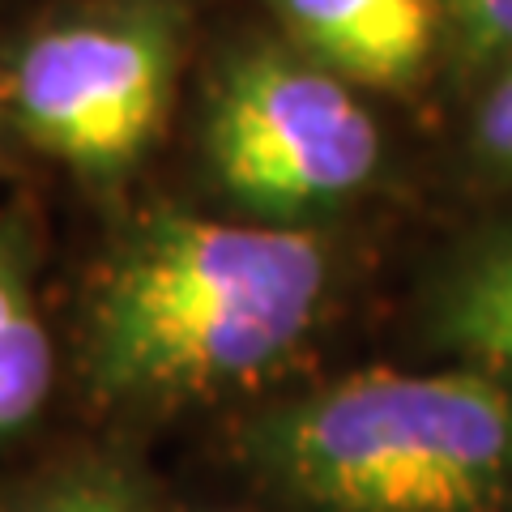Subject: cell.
<instances>
[{"instance_id": "obj_8", "label": "cell", "mask_w": 512, "mask_h": 512, "mask_svg": "<svg viewBox=\"0 0 512 512\" xmlns=\"http://www.w3.org/2000/svg\"><path fill=\"white\" fill-rule=\"evenodd\" d=\"M448 18L478 56H512V0H444Z\"/></svg>"}, {"instance_id": "obj_3", "label": "cell", "mask_w": 512, "mask_h": 512, "mask_svg": "<svg viewBox=\"0 0 512 512\" xmlns=\"http://www.w3.org/2000/svg\"><path fill=\"white\" fill-rule=\"evenodd\" d=\"M210 163L248 210L308 214L372 180L380 128L338 73L252 52L231 64L214 94Z\"/></svg>"}, {"instance_id": "obj_5", "label": "cell", "mask_w": 512, "mask_h": 512, "mask_svg": "<svg viewBox=\"0 0 512 512\" xmlns=\"http://www.w3.org/2000/svg\"><path fill=\"white\" fill-rule=\"evenodd\" d=\"M444 0H278L286 26L342 82L397 90L427 69Z\"/></svg>"}, {"instance_id": "obj_9", "label": "cell", "mask_w": 512, "mask_h": 512, "mask_svg": "<svg viewBox=\"0 0 512 512\" xmlns=\"http://www.w3.org/2000/svg\"><path fill=\"white\" fill-rule=\"evenodd\" d=\"M478 146L495 167L512 171V69L487 94L483 116H478Z\"/></svg>"}, {"instance_id": "obj_2", "label": "cell", "mask_w": 512, "mask_h": 512, "mask_svg": "<svg viewBox=\"0 0 512 512\" xmlns=\"http://www.w3.org/2000/svg\"><path fill=\"white\" fill-rule=\"evenodd\" d=\"M256 453L308 512H500L512 384L483 367L359 372L265 419Z\"/></svg>"}, {"instance_id": "obj_6", "label": "cell", "mask_w": 512, "mask_h": 512, "mask_svg": "<svg viewBox=\"0 0 512 512\" xmlns=\"http://www.w3.org/2000/svg\"><path fill=\"white\" fill-rule=\"evenodd\" d=\"M52 389V338L26 286L22 261L0 239V436L26 427Z\"/></svg>"}, {"instance_id": "obj_10", "label": "cell", "mask_w": 512, "mask_h": 512, "mask_svg": "<svg viewBox=\"0 0 512 512\" xmlns=\"http://www.w3.org/2000/svg\"><path fill=\"white\" fill-rule=\"evenodd\" d=\"M39 512H137V508L107 487H73L56 495V500H47Z\"/></svg>"}, {"instance_id": "obj_7", "label": "cell", "mask_w": 512, "mask_h": 512, "mask_svg": "<svg viewBox=\"0 0 512 512\" xmlns=\"http://www.w3.org/2000/svg\"><path fill=\"white\" fill-rule=\"evenodd\" d=\"M448 346L495 376H512V239L487 248L453 282L440 320Z\"/></svg>"}, {"instance_id": "obj_4", "label": "cell", "mask_w": 512, "mask_h": 512, "mask_svg": "<svg viewBox=\"0 0 512 512\" xmlns=\"http://www.w3.org/2000/svg\"><path fill=\"white\" fill-rule=\"evenodd\" d=\"M171 73V39L158 22H69L18 52L9 107L39 150L103 180L146 154L167 116Z\"/></svg>"}, {"instance_id": "obj_1", "label": "cell", "mask_w": 512, "mask_h": 512, "mask_svg": "<svg viewBox=\"0 0 512 512\" xmlns=\"http://www.w3.org/2000/svg\"><path fill=\"white\" fill-rule=\"evenodd\" d=\"M329 256L312 231L154 214L107 261L90 303V372L133 402L235 393L312 333Z\"/></svg>"}]
</instances>
